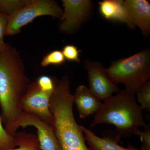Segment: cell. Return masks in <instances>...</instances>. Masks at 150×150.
Listing matches in <instances>:
<instances>
[{
    "instance_id": "5",
    "label": "cell",
    "mask_w": 150,
    "mask_h": 150,
    "mask_svg": "<svg viewBox=\"0 0 150 150\" xmlns=\"http://www.w3.org/2000/svg\"><path fill=\"white\" fill-rule=\"evenodd\" d=\"M63 10L57 1L53 0H31L23 8L9 17L5 36H12L20 32L22 28L38 17L49 16L61 18Z\"/></svg>"
},
{
    "instance_id": "2",
    "label": "cell",
    "mask_w": 150,
    "mask_h": 150,
    "mask_svg": "<svg viewBox=\"0 0 150 150\" xmlns=\"http://www.w3.org/2000/svg\"><path fill=\"white\" fill-rule=\"evenodd\" d=\"M73 94L67 76L57 79L50 102L53 115L51 126L62 150H91L86 144L81 126L77 123L73 111Z\"/></svg>"
},
{
    "instance_id": "10",
    "label": "cell",
    "mask_w": 150,
    "mask_h": 150,
    "mask_svg": "<svg viewBox=\"0 0 150 150\" xmlns=\"http://www.w3.org/2000/svg\"><path fill=\"white\" fill-rule=\"evenodd\" d=\"M124 3L131 22L147 37L150 33V3L146 0H126Z\"/></svg>"
},
{
    "instance_id": "22",
    "label": "cell",
    "mask_w": 150,
    "mask_h": 150,
    "mask_svg": "<svg viewBox=\"0 0 150 150\" xmlns=\"http://www.w3.org/2000/svg\"><path fill=\"white\" fill-rule=\"evenodd\" d=\"M134 135L140 137L142 142L141 150H150V129L149 127L145 129L143 131L139 129L134 133Z\"/></svg>"
},
{
    "instance_id": "8",
    "label": "cell",
    "mask_w": 150,
    "mask_h": 150,
    "mask_svg": "<svg viewBox=\"0 0 150 150\" xmlns=\"http://www.w3.org/2000/svg\"><path fill=\"white\" fill-rule=\"evenodd\" d=\"M28 126H33L36 129L40 150H62L51 125L35 115L23 112L16 122L6 130L14 137L19 127L25 128Z\"/></svg>"
},
{
    "instance_id": "14",
    "label": "cell",
    "mask_w": 150,
    "mask_h": 150,
    "mask_svg": "<svg viewBox=\"0 0 150 150\" xmlns=\"http://www.w3.org/2000/svg\"><path fill=\"white\" fill-rule=\"evenodd\" d=\"M17 148L8 150H41L37 136L26 132H18L14 136Z\"/></svg>"
},
{
    "instance_id": "4",
    "label": "cell",
    "mask_w": 150,
    "mask_h": 150,
    "mask_svg": "<svg viewBox=\"0 0 150 150\" xmlns=\"http://www.w3.org/2000/svg\"><path fill=\"white\" fill-rule=\"evenodd\" d=\"M105 71L112 83L117 85L123 83L125 90L135 94L150 78V49L118 59Z\"/></svg>"
},
{
    "instance_id": "18",
    "label": "cell",
    "mask_w": 150,
    "mask_h": 150,
    "mask_svg": "<svg viewBox=\"0 0 150 150\" xmlns=\"http://www.w3.org/2000/svg\"><path fill=\"white\" fill-rule=\"evenodd\" d=\"M17 146L15 138L12 137L6 131L3 126L0 115V150H8Z\"/></svg>"
},
{
    "instance_id": "12",
    "label": "cell",
    "mask_w": 150,
    "mask_h": 150,
    "mask_svg": "<svg viewBox=\"0 0 150 150\" xmlns=\"http://www.w3.org/2000/svg\"><path fill=\"white\" fill-rule=\"evenodd\" d=\"M81 128L86 142L92 150H141L130 144L126 147L120 146V138L115 132L111 133L112 136L104 135L100 138L85 126H81Z\"/></svg>"
},
{
    "instance_id": "17",
    "label": "cell",
    "mask_w": 150,
    "mask_h": 150,
    "mask_svg": "<svg viewBox=\"0 0 150 150\" xmlns=\"http://www.w3.org/2000/svg\"><path fill=\"white\" fill-rule=\"evenodd\" d=\"M137 98L142 110H150V81H148L137 91Z\"/></svg>"
},
{
    "instance_id": "16",
    "label": "cell",
    "mask_w": 150,
    "mask_h": 150,
    "mask_svg": "<svg viewBox=\"0 0 150 150\" xmlns=\"http://www.w3.org/2000/svg\"><path fill=\"white\" fill-rule=\"evenodd\" d=\"M66 62L62 51L54 50L49 52L43 57L40 63L41 67H46L48 66H60Z\"/></svg>"
},
{
    "instance_id": "13",
    "label": "cell",
    "mask_w": 150,
    "mask_h": 150,
    "mask_svg": "<svg viewBox=\"0 0 150 150\" xmlns=\"http://www.w3.org/2000/svg\"><path fill=\"white\" fill-rule=\"evenodd\" d=\"M98 4L100 13L105 19L126 23L130 29L135 28L129 18L124 1L103 0L99 1Z\"/></svg>"
},
{
    "instance_id": "15",
    "label": "cell",
    "mask_w": 150,
    "mask_h": 150,
    "mask_svg": "<svg viewBox=\"0 0 150 150\" xmlns=\"http://www.w3.org/2000/svg\"><path fill=\"white\" fill-rule=\"evenodd\" d=\"M31 0H0V12L9 17L23 8Z\"/></svg>"
},
{
    "instance_id": "7",
    "label": "cell",
    "mask_w": 150,
    "mask_h": 150,
    "mask_svg": "<svg viewBox=\"0 0 150 150\" xmlns=\"http://www.w3.org/2000/svg\"><path fill=\"white\" fill-rule=\"evenodd\" d=\"M53 93L42 90L35 80L28 85L22 98L21 108L23 112L35 115L51 125L53 117L50 110V102Z\"/></svg>"
},
{
    "instance_id": "21",
    "label": "cell",
    "mask_w": 150,
    "mask_h": 150,
    "mask_svg": "<svg viewBox=\"0 0 150 150\" xmlns=\"http://www.w3.org/2000/svg\"><path fill=\"white\" fill-rule=\"evenodd\" d=\"M9 17L0 12V52L5 49L7 43L5 42L4 38L8 24Z\"/></svg>"
},
{
    "instance_id": "20",
    "label": "cell",
    "mask_w": 150,
    "mask_h": 150,
    "mask_svg": "<svg viewBox=\"0 0 150 150\" xmlns=\"http://www.w3.org/2000/svg\"><path fill=\"white\" fill-rule=\"evenodd\" d=\"M56 79L47 75H41L35 79L38 85L43 91L53 92L55 89Z\"/></svg>"
},
{
    "instance_id": "9",
    "label": "cell",
    "mask_w": 150,
    "mask_h": 150,
    "mask_svg": "<svg viewBox=\"0 0 150 150\" xmlns=\"http://www.w3.org/2000/svg\"><path fill=\"white\" fill-rule=\"evenodd\" d=\"M84 67L88 75V88L100 100L104 101L114 93L120 91L118 86L108 77L100 62L86 60L84 62Z\"/></svg>"
},
{
    "instance_id": "3",
    "label": "cell",
    "mask_w": 150,
    "mask_h": 150,
    "mask_svg": "<svg viewBox=\"0 0 150 150\" xmlns=\"http://www.w3.org/2000/svg\"><path fill=\"white\" fill-rule=\"evenodd\" d=\"M103 124H112L120 137H130L140 127H149L145 123L143 110L138 104L135 94L123 90L103 101L96 112L91 126Z\"/></svg>"
},
{
    "instance_id": "19",
    "label": "cell",
    "mask_w": 150,
    "mask_h": 150,
    "mask_svg": "<svg viewBox=\"0 0 150 150\" xmlns=\"http://www.w3.org/2000/svg\"><path fill=\"white\" fill-rule=\"evenodd\" d=\"M62 51L67 61L76 62L78 64L80 63L79 55L81 50L78 49L75 45L71 44L66 45L63 47Z\"/></svg>"
},
{
    "instance_id": "11",
    "label": "cell",
    "mask_w": 150,
    "mask_h": 150,
    "mask_svg": "<svg viewBox=\"0 0 150 150\" xmlns=\"http://www.w3.org/2000/svg\"><path fill=\"white\" fill-rule=\"evenodd\" d=\"M73 102L76 105L78 114L81 119H85L99 110L103 103L92 93L88 88L81 85L73 94Z\"/></svg>"
},
{
    "instance_id": "6",
    "label": "cell",
    "mask_w": 150,
    "mask_h": 150,
    "mask_svg": "<svg viewBox=\"0 0 150 150\" xmlns=\"http://www.w3.org/2000/svg\"><path fill=\"white\" fill-rule=\"evenodd\" d=\"M64 9L59 23L61 32L73 34L90 18L93 4L90 0H62Z\"/></svg>"
},
{
    "instance_id": "1",
    "label": "cell",
    "mask_w": 150,
    "mask_h": 150,
    "mask_svg": "<svg viewBox=\"0 0 150 150\" xmlns=\"http://www.w3.org/2000/svg\"><path fill=\"white\" fill-rule=\"evenodd\" d=\"M30 83L19 53L7 43L0 52V107L5 130L23 114L21 102Z\"/></svg>"
}]
</instances>
